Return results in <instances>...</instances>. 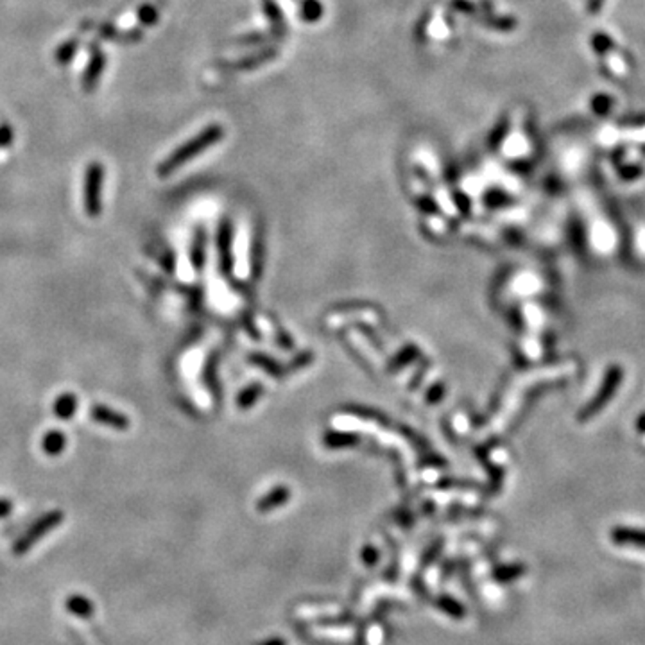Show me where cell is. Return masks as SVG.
Wrapping results in <instances>:
<instances>
[{
  "mask_svg": "<svg viewBox=\"0 0 645 645\" xmlns=\"http://www.w3.org/2000/svg\"><path fill=\"white\" fill-rule=\"evenodd\" d=\"M221 137H223V127H221V126L206 127L205 131L201 133V135L194 137L190 142H186L185 146L179 147L176 153H173V155H171L167 160H165L164 164L160 165V168H158L160 176H167V174H171L173 171H176L179 165H183L185 162H188V160L194 158L197 153L205 151L206 147H210L212 144H215L217 140H221Z\"/></svg>",
  "mask_w": 645,
  "mask_h": 645,
  "instance_id": "cell-1",
  "label": "cell"
},
{
  "mask_svg": "<svg viewBox=\"0 0 645 645\" xmlns=\"http://www.w3.org/2000/svg\"><path fill=\"white\" fill-rule=\"evenodd\" d=\"M61 522H63V513H61V511H50V513L40 516V518L28 529V532H25L23 536H20L19 540L14 541L13 554L22 556L25 554V552H29L36 541H40L41 538L47 536V534L54 527H58Z\"/></svg>",
  "mask_w": 645,
  "mask_h": 645,
  "instance_id": "cell-2",
  "label": "cell"
},
{
  "mask_svg": "<svg viewBox=\"0 0 645 645\" xmlns=\"http://www.w3.org/2000/svg\"><path fill=\"white\" fill-rule=\"evenodd\" d=\"M102 182L105 167L100 164H91L85 176V210L90 217H97L102 212Z\"/></svg>",
  "mask_w": 645,
  "mask_h": 645,
  "instance_id": "cell-3",
  "label": "cell"
},
{
  "mask_svg": "<svg viewBox=\"0 0 645 645\" xmlns=\"http://www.w3.org/2000/svg\"><path fill=\"white\" fill-rule=\"evenodd\" d=\"M91 418H94V422L102 423L106 427L117 428V430H124V428L129 427V419L124 414L109 409L106 405H94L91 407Z\"/></svg>",
  "mask_w": 645,
  "mask_h": 645,
  "instance_id": "cell-4",
  "label": "cell"
},
{
  "mask_svg": "<svg viewBox=\"0 0 645 645\" xmlns=\"http://www.w3.org/2000/svg\"><path fill=\"white\" fill-rule=\"evenodd\" d=\"M65 608H67V611H70V613H74L79 618H90L94 611H96L94 602L85 595H70L67 602H65Z\"/></svg>",
  "mask_w": 645,
  "mask_h": 645,
  "instance_id": "cell-5",
  "label": "cell"
},
{
  "mask_svg": "<svg viewBox=\"0 0 645 645\" xmlns=\"http://www.w3.org/2000/svg\"><path fill=\"white\" fill-rule=\"evenodd\" d=\"M76 409H78V398L72 393H65L59 398H56L54 402V414L56 418L61 419H70L76 414Z\"/></svg>",
  "mask_w": 645,
  "mask_h": 645,
  "instance_id": "cell-6",
  "label": "cell"
},
{
  "mask_svg": "<svg viewBox=\"0 0 645 645\" xmlns=\"http://www.w3.org/2000/svg\"><path fill=\"white\" fill-rule=\"evenodd\" d=\"M65 446H67V437H65L63 432L59 430L49 432L41 441V448L47 455H59L65 450Z\"/></svg>",
  "mask_w": 645,
  "mask_h": 645,
  "instance_id": "cell-7",
  "label": "cell"
},
{
  "mask_svg": "<svg viewBox=\"0 0 645 645\" xmlns=\"http://www.w3.org/2000/svg\"><path fill=\"white\" fill-rule=\"evenodd\" d=\"M102 63H105L102 54L96 50V56H94V59H91V67L87 74V79H85V90H91V88H94L97 78H99L100 69H102Z\"/></svg>",
  "mask_w": 645,
  "mask_h": 645,
  "instance_id": "cell-8",
  "label": "cell"
},
{
  "mask_svg": "<svg viewBox=\"0 0 645 645\" xmlns=\"http://www.w3.org/2000/svg\"><path fill=\"white\" fill-rule=\"evenodd\" d=\"M615 541L618 543H635L638 547H645V534L644 532H631V531H617L613 534Z\"/></svg>",
  "mask_w": 645,
  "mask_h": 645,
  "instance_id": "cell-9",
  "label": "cell"
},
{
  "mask_svg": "<svg viewBox=\"0 0 645 645\" xmlns=\"http://www.w3.org/2000/svg\"><path fill=\"white\" fill-rule=\"evenodd\" d=\"M301 11H303V19L305 20L314 22V20H318L319 17H321L322 8H321V4H319L318 0H305Z\"/></svg>",
  "mask_w": 645,
  "mask_h": 645,
  "instance_id": "cell-10",
  "label": "cell"
},
{
  "mask_svg": "<svg viewBox=\"0 0 645 645\" xmlns=\"http://www.w3.org/2000/svg\"><path fill=\"white\" fill-rule=\"evenodd\" d=\"M593 49L597 50V54L604 56V54H608L609 50L613 49V41H611V38H609L608 34L599 32V34L593 36Z\"/></svg>",
  "mask_w": 645,
  "mask_h": 645,
  "instance_id": "cell-11",
  "label": "cell"
},
{
  "mask_svg": "<svg viewBox=\"0 0 645 645\" xmlns=\"http://www.w3.org/2000/svg\"><path fill=\"white\" fill-rule=\"evenodd\" d=\"M264 8H265V13H267L269 20H273V22L278 23V25H282V11H280V8L274 4L273 0H264Z\"/></svg>",
  "mask_w": 645,
  "mask_h": 645,
  "instance_id": "cell-12",
  "label": "cell"
},
{
  "mask_svg": "<svg viewBox=\"0 0 645 645\" xmlns=\"http://www.w3.org/2000/svg\"><path fill=\"white\" fill-rule=\"evenodd\" d=\"M609 106H611V99L606 96H599L595 100H593V108H595V111H599V113H602V115L608 111Z\"/></svg>",
  "mask_w": 645,
  "mask_h": 645,
  "instance_id": "cell-13",
  "label": "cell"
},
{
  "mask_svg": "<svg viewBox=\"0 0 645 645\" xmlns=\"http://www.w3.org/2000/svg\"><path fill=\"white\" fill-rule=\"evenodd\" d=\"M11 511H13V504H11L10 500H6V499L0 500V518H6Z\"/></svg>",
  "mask_w": 645,
  "mask_h": 645,
  "instance_id": "cell-14",
  "label": "cell"
},
{
  "mask_svg": "<svg viewBox=\"0 0 645 645\" xmlns=\"http://www.w3.org/2000/svg\"><path fill=\"white\" fill-rule=\"evenodd\" d=\"M604 4V0H591L590 2V11L591 13H597L600 10V6Z\"/></svg>",
  "mask_w": 645,
  "mask_h": 645,
  "instance_id": "cell-15",
  "label": "cell"
}]
</instances>
